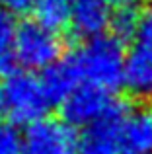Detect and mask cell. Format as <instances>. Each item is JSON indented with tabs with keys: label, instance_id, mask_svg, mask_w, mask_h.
Segmentation results:
<instances>
[{
	"label": "cell",
	"instance_id": "7",
	"mask_svg": "<svg viewBox=\"0 0 152 154\" xmlns=\"http://www.w3.org/2000/svg\"><path fill=\"white\" fill-rule=\"evenodd\" d=\"M125 88L138 100H152V37H135L127 51Z\"/></svg>",
	"mask_w": 152,
	"mask_h": 154
},
{
	"label": "cell",
	"instance_id": "4",
	"mask_svg": "<svg viewBox=\"0 0 152 154\" xmlns=\"http://www.w3.org/2000/svg\"><path fill=\"white\" fill-rule=\"evenodd\" d=\"M131 109L127 103L117 102L107 109L103 117L84 129L80 137L78 152L80 154H121L123 127Z\"/></svg>",
	"mask_w": 152,
	"mask_h": 154
},
{
	"label": "cell",
	"instance_id": "15",
	"mask_svg": "<svg viewBox=\"0 0 152 154\" xmlns=\"http://www.w3.org/2000/svg\"><path fill=\"white\" fill-rule=\"evenodd\" d=\"M0 4L10 12H26L33 8L35 0H0Z\"/></svg>",
	"mask_w": 152,
	"mask_h": 154
},
{
	"label": "cell",
	"instance_id": "2",
	"mask_svg": "<svg viewBox=\"0 0 152 154\" xmlns=\"http://www.w3.org/2000/svg\"><path fill=\"white\" fill-rule=\"evenodd\" d=\"M51 102L41 80L29 72H12L0 80V117L12 125H31L43 119Z\"/></svg>",
	"mask_w": 152,
	"mask_h": 154
},
{
	"label": "cell",
	"instance_id": "16",
	"mask_svg": "<svg viewBox=\"0 0 152 154\" xmlns=\"http://www.w3.org/2000/svg\"><path fill=\"white\" fill-rule=\"evenodd\" d=\"M102 2H105L107 6H113V8H123V6H131L133 0H102Z\"/></svg>",
	"mask_w": 152,
	"mask_h": 154
},
{
	"label": "cell",
	"instance_id": "12",
	"mask_svg": "<svg viewBox=\"0 0 152 154\" xmlns=\"http://www.w3.org/2000/svg\"><path fill=\"white\" fill-rule=\"evenodd\" d=\"M70 12L72 0H35L33 4L35 20L55 31L70 26Z\"/></svg>",
	"mask_w": 152,
	"mask_h": 154
},
{
	"label": "cell",
	"instance_id": "8",
	"mask_svg": "<svg viewBox=\"0 0 152 154\" xmlns=\"http://www.w3.org/2000/svg\"><path fill=\"white\" fill-rule=\"evenodd\" d=\"M39 80H41L47 100L53 105V103H62L80 86L82 72H80L74 57L68 55L62 60H57L55 64L47 66L43 74L39 76Z\"/></svg>",
	"mask_w": 152,
	"mask_h": 154
},
{
	"label": "cell",
	"instance_id": "13",
	"mask_svg": "<svg viewBox=\"0 0 152 154\" xmlns=\"http://www.w3.org/2000/svg\"><path fill=\"white\" fill-rule=\"evenodd\" d=\"M141 20H142V14L133 4L123 6V8H115L113 14H111V23H109L111 35H115L121 41L135 39L138 33V27H141Z\"/></svg>",
	"mask_w": 152,
	"mask_h": 154
},
{
	"label": "cell",
	"instance_id": "9",
	"mask_svg": "<svg viewBox=\"0 0 152 154\" xmlns=\"http://www.w3.org/2000/svg\"><path fill=\"white\" fill-rule=\"evenodd\" d=\"M111 14L109 6L102 0H72L70 29L84 39L103 35L111 23Z\"/></svg>",
	"mask_w": 152,
	"mask_h": 154
},
{
	"label": "cell",
	"instance_id": "3",
	"mask_svg": "<svg viewBox=\"0 0 152 154\" xmlns=\"http://www.w3.org/2000/svg\"><path fill=\"white\" fill-rule=\"evenodd\" d=\"M65 41L59 31L43 26L37 20H23L16 31V59L26 68L39 70L55 64L62 55Z\"/></svg>",
	"mask_w": 152,
	"mask_h": 154
},
{
	"label": "cell",
	"instance_id": "5",
	"mask_svg": "<svg viewBox=\"0 0 152 154\" xmlns=\"http://www.w3.org/2000/svg\"><path fill=\"white\" fill-rule=\"evenodd\" d=\"M80 139L74 127L62 119L43 117L27 125L23 150L26 154H76Z\"/></svg>",
	"mask_w": 152,
	"mask_h": 154
},
{
	"label": "cell",
	"instance_id": "1",
	"mask_svg": "<svg viewBox=\"0 0 152 154\" xmlns=\"http://www.w3.org/2000/svg\"><path fill=\"white\" fill-rule=\"evenodd\" d=\"M72 57L82 72L84 82L107 92H115L125 84L127 51L123 49V41L115 35L103 33L88 39L78 51L72 53Z\"/></svg>",
	"mask_w": 152,
	"mask_h": 154
},
{
	"label": "cell",
	"instance_id": "10",
	"mask_svg": "<svg viewBox=\"0 0 152 154\" xmlns=\"http://www.w3.org/2000/svg\"><path fill=\"white\" fill-rule=\"evenodd\" d=\"M121 154H152V103L129 113L123 127Z\"/></svg>",
	"mask_w": 152,
	"mask_h": 154
},
{
	"label": "cell",
	"instance_id": "17",
	"mask_svg": "<svg viewBox=\"0 0 152 154\" xmlns=\"http://www.w3.org/2000/svg\"><path fill=\"white\" fill-rule=\"evenodd\" d=\"M150 2H152V0H150Z\"/></svg>",
	"mask_w": 152,
	"mask_h": 154
},
{
	"label": "cell",
	"instance_id": "11",
	"mask_svg": "<svg viewBox=\"0 0 152 154\" xmlns=\"http://www.w3.org/2000/svg\"><path fill=\"white\" fill-rule=\"evenodd\" d=\"M16 23L10 10L0 8V78H6L14 72L16 64Z\"/></svg>",
	"mask_w": 152,
	"mask_h": 154
},
{
	"label": "cell",
	"instance_id": "6",
	"mask_svg": "<svg viewBox=\"0 0 152 154\" xmlns=\"http://www.w3.org/2000/svg\"><path fill=\"white\" fill-rule=\"evenodd\" d=\"M113 102L111 92L84 82L61 103V117L72 127H90L105 115Z\"/></svg>",
	"mask_w": 152,
	"mask_h": 154
},
{
	"label": "cell",
	"instance_id": "14",
	"mask_svg": "<svg viewBox=\"0 0 152 154\" xmlns=\"http://www.w3.org/2000/svg\"><path fill=\"white\" fill-rule=\"evenodd\" d=\"M0 154H26L23 140L12 123H0Z\"/></svg>",
	"mask_w": 152,
	"mask_h": 154
}]
</instances>
